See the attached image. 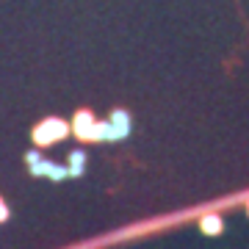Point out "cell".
I'll use <instances>...</instances> for the list:
<instances>
[{"label":"cell","mask_w":249,"mask_h":249,"mask_svg":"<svg viewBox=\"0 0 249 249\" xmlns=\"http://www.w3.org/2000/svg\"><path fill=\"white\" fill-rule=\"evenodd\" d=\"M67 133H70L67 122H61V119H45V122L34 130V139L39 144H53V142H58V139H64Z\"/></svg>","instance_id":"cell-1"},{"label":"cell","mask_w":249,"mask_h":249,"mask_svg":"<svg viewBox=\"0 0 249 249\" xmlns=\"http://www.w3.org/2000/svg\"><path fill=\"white\" fill-rule=\"evenodd\" d=\"M75 133L80 136V139H94V127H97V122H94V116L89 114V111H80L78 116H75Z\"/></svg>","instance_id":"cell-2"},{"label":"cell","mask_w":249,"mask_h":249,"mask_svg":"<svg viewBox=\"0 0 249 249\" xmlns=\"http://www.w3.org/2000/svg\"><path fill=\"white\" fill-rule=\"evenodd\" d=\"M83 166H86V155L83 152H72L70 155V175H83Z\"/></svg>","instance_id":"cell-3"},{"label":"cell","mask_w":249,"mask_h":249,"mask_svg":"<svg viewBox=\"0 0 249 249\" xmlns=\"http://www.w3.org/2000/svg\"><path fill=\"white\" fill-rule=\"evenodd\" d=\"M202 227H205V232H219V219H205L202 222Z\"/></svg>","instance_id":"cell-4"},{"label":"cell","mask_w":249,"mask_h":249,"mask_svg":"<svg viewBox=\"0 0 249 249\" xmlns=\"http://www.w3.org/2000/svg\"><path fill=\"white\" fill-rule=\"evenodd\" d=\"M6 216H9V208L3 205V199H0V222H6Z\"/></svg>","instance_id":"cell-5"}]
</instances>
